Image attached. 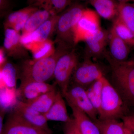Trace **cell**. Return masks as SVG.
I'll list each match as a JSON object with an SVG mask.
<instances>
[{"mask_svg":"<svg viewBox=\"0 0 134 134\" xmlns=\"http://www.w3.org/2000/svg\"><path fill=\"white\" fill-rule=\"evenodd\" d=\"M71 50L57 45L50 55L33 61L30 59L22 60L18 69L21 83L46 82L53 76L56 63L60 57Z\"/></svg>","mask_w":134,"mask_h":134,"instance_id":"obj_1","label":"cell"},{"mask_svg":"<svg viewBox=\"0 0 134 134\" xmlns=\"http://www.w3.org/2000/svg\"><path fill=\"white\" fill-rule=\"evenodd\" d=\"M85 8L78 2H75L59 15L56 29L55 42L57 45L69 49L76 45L75 32L77 25Z\"/></svg>","mask_w":134,"mask_h":134,"instance_id":"obj_2","label":"cell"},{"mask_svg":"<svg viewBox=\"0 0 134 134\" xmlns=\"http://www.w3.org/2000/svg\"><path fill=\"white\" fill-rule=\"evenodd\" d=\"M105 58L110 64L115 88L124 102L134 105V63L130 61L119 62L107 52Z\"/></svg>","mask_w":134,"mask_h":134,"instance_id":"obj_3","label":"cell"},{"mask_svg":"<svg viewBox=\"0 0 134 134\" xmlns=\"http://www.w3.org/2000/svg\"><path fill=\"white\" fill-rule=\"evenodd\" d=\"M103 89L98 119L118 120L124 116V102L115 87L104 76L102 77Z\"/></svg>","mask_w":134,"mask_h":134,"instance_id":"obj_4","label":"cell"},{"mask_svg":"<svg viewBox=\"0 0 134 134\" xmlns=\"http://www.w3.org/2000/svg\"><path fill=\"white\" fill-rule=\"evenodd\" d=\"M79 62V57L75 48L64 54L57 62L53 77L63 97L66 93L70 79Z\"/></svg>","mask_w":134,"mask_h":134,"instance_id":"obj_5","label":"cell"},{"mask_svg":"<svg viewBox=\"0 0 134 134\" xmlns=\"http://www.w3.org/2000/svg\"><path fill=\"white\" fill-rule=\"evenodd\" d=\"M69 105L75 107L88 115L93 121L98 119L97 112L93 107L86 92V88L73 83L69 86L63 96Z\"/></svg>","mask_w":134,"mask_h":134,"instance_id":"obj_6","label":"cell"},{"mask_svg":"<svg viewBox=\"0 0 134 134\" xmlns=\"http://www.w3.org/2000/svg\"><path fill=\"white\" fill-rule=\"evenodd\" d=\"M103 76L99 66L91 58L85 56L82 62H79L72 78L74 83L87 88Z\"/></svg>","mask_w":134,"mask_h":134,"instance_id":"obj_7","label":"cell"},{"mask_svg":"<svg viewBox=\"0 0 134 134\" xmlns=\"http://www.w3.org/2000/svg\"><path fill=\"white\" fill-rule=\"evenodd\" d=\"M101 29L99 16L96 11L85 8L77 25L75 32L76 44L91 37Z\"/></svg>","mask_w":134,"mask_h":134,"instance_id":"obj_8","label":"cell"},{"mask_svg":"<svg viewBox=\"0 0 134 134\" xmlns=\"http://www.w3.org/2000/svg\"><path fill=\"white\" fill-rule=\"evenodd\" d=\"M21 36L14 29H5L3 49L5 55L16 60L30 59L27 48L21 42Z\"/></svg>","mask_w":134,"mask_h":134,"instance_id":"obj_9","label":"cell"},{"mask_svg":"<svg viewBox=\"0 0 134 134\" xmlns=\"http://www.w3.org/2000/svg\"><path fill=\"white\" fill-rule=\"evenodd\" d=\"M57 85L55 83L52 84L43 82L21 83L17 94L20 99L19 100L28 104L41 95L56 90Z\"/></svg>","mask_w":134,"mask_h":134,"instance_id":"obj_10","label":"cell"},{"mask_svg":"<svg viewBox=\"0 0 134 134\" xmlns=\"http://www.w3.org/2000/svg\"><path fill=\"white\" fill-rule=\"evenodd\" d=\"M13 111L30 125L52 133L44 114L34 110L28 104L20 100L17 101Z\"/></svg>","mask_w":134,"mask_h":134,"instance_id":"obj_11","label":"cell"},{"mask_svg":"<svg viewBox=\"0 0 134 134\" xmlns=\"http://www.w3.org/2000/svg\"><path fill=\"white\" fill-rule=\"evenodd\" d=\"M2 134H52L26 122L14 112L6 121Z\"/></svg>","mask_w":134,"mask_h":134,"instance_id":"obj_12","label":"cell"},{"mask_svg":"<svg viewBox=\"0 0 134 134\" xmlns=\"http://www.w3.org/2000/svg\"><path fill=\"white\" fill-rule=\"evenodd\" d=\"M109 32L101 28L85 40V56L91 58H105L107 53L106 47L109 42Z\"/></svg>","mask_w":134,"mask_h":134,"instance_id":"obj_13","label":"cell"},{"mask_svg":"<svg viewBox=\"0 0 134 134\" xmlns=\"http://www.w3.org/2000/svg\"><path fill=\"white\" fill-rule=\"evenodd\" d=\"M59 17V15L52 16L33 32L21 37L22 43L25 46L33 42L43 43L47 41L48 38L55 31Z\"/></svg>","mask_w":134,"mask_h":134,"instance_id":"obj_14","label":"cell"},{"mask_svg":"<svg viewBox=\"0 0 134 134\" xmlns=\"http://www.w3.org/2000/svg\"><path fill=\"white\" fill-rule=\"evenodd\" d=\"M38 9L37 7L31 5L10 13L4 22L5 29H14L18 32L21 30H23L29 17Z\"/></svg>","mask_w":134,"mask_h":134,"instance_id":"obj_15","label":"cell"},{"mask_svg":"<svg viewBox=\"0 0 134 134\" xmlns=\"http://www.w3.org/2000/svg\"><path fill=\"white\" fill-rule=\"evenodd\" d=\"M109 32L110 56L117 61H126L130 51V46L120 38L111 28Z\"/></svg>","mask_w":134,"mask_h":134,"instance_id":"obj_16","label":"cell"},{"mask_svg":"<svg viewBox=\"0 0 134 134\" xmlns=\"http://www.w3.org/2000/svg\"><path fill=\"white\" fill-rule=\"evenodd\" d=\"M64 97L60 91H58L54 103L45 116L48 121L66 123L72 119L68 114Z\"/></svg>","mask_w":134,"mask_h":134,"instance_id":"obj_17","label":"cell"},{"mask_svg":"<svg viewBox=\"0 0 134 134\" xmlns=\"http://www.w3.org/2000/svg\"><path fill=\"white\" fill-rule=\"evenodd\" d=\"M88 2L95 9L99 16L113 20L118 16L119 1L113 0H91Z\"/></svg>","mask_w":134,"mask_h":134,"instance_id":"obj_18","label":"cell"},{"mask_svg":"<svg viewBox=\"0 0 134 134\" xmlns=\"http://www.w3.org/2000/svg\"><path fill=\"white\" fill-rule=\"evenodd\" d=\"M69 106L77 126L82 134H100L97 125L88 115L74 106Z\"/></svg>","mask_w":134,"mask_h":134,"instance_id":"obj_19","label":"cell"},{"mask_svg":"<svg viewBox=\"0 0 134 134\" xmlns=\"http://www.w3.org/2000/svg\"><path fill=\"white\" fill-rule=\"evenodd\" d=\"M100 134H129L130 130L123 121L115 119L101 120L94 121Z\"/></svg>","mask_w":134,"mask_h":134,"instance_id":"obj_20","label":"cell"},{"mask_svg":"<svg viewBox=\"0 0 134 134\" xmlns=\"http://www.w3.org/2000/svg\"><path fill=\"white\" fill-rule=\"evenodd\" d=\"M51 14L45 9H38L33 13L27 19L22 30L21 37L33 32L52 16Z\"/></svg>","mask_w":134,"mask_h":134,"instance_id":"obj_21","label":"cell"},{"mask_svg":"<svg viewBox=\"0 0 134 134\" xmlns=\"http://www.w3.org/2000/svg\"><path fill=\"white\" fill-rule=\"evenodd\" d=\"M58 91L56 89L49 92L27 104L39 112L45 114L54 103Z\"/></svg>","mask_w":134,"mask_h":134,"instance_id":"obj_22","label":"cell"},{"mask_svg":"<svg viewBox=\"0 0 134 134\" xmlns=\"http://www.w3.org/2000/svg\"><path fill=\"white\" fill-rule=\"evenodd\" d=\"M117 17L134 33V4L128 1H119Z\"/></svg>","mask_w":134,"mask_h":134,"instance_id":"obj_23","label":"cell"},{"mask_svg":"<svg viewBox=\"0 0 134 134\" xmlns=\"http://www.w3.org/2000/svg\"><path fill=\"white\" fill-rule=\"evenodd\" d=\"M35 2L32 6H40L43 8V9L50 12L52 16L57 15L58 13L65 10L72 3V1L69 0L38 1Z\"/></svg>","mask_w":134,"mask_h":134,"instance_id":"obj_24","label":"cell"},{"mask_svg":"<svg viewBox=\"0 0 134 134\" xmlns=\"http://www.w3.org/2000/svg\"><path fill=\"white\" fill-rule=\"evenodd\" d=\"M103 77L86 88V93L88 97L98 114L100 111L102 97Z\"/></svg>","mask_w":134,"mask_h":134,"instance_id":"obj_25","label":"cell"},{"mask_svg":"<svg viewBox=\"0 0 134 134\" xmlns=\"http://www.w3.org/2000/svg\"><path fill=\"white\" fill-rule=\"evenodd\" d=\"M111 28L120 38L130 46H133L134 33L117 17L113 21Z\"/></svg>","mask_w":134,"mask_h":134,"instance_id":"obj_26","label":"cell"},{"mask_svg":"<svg viewBox=\"0 0 134 134\" xmlns=\"http://www.w3.org/2000/svg\"><path fill=\"white\" fill-rule=\"evenodd\" d=\"M17 71L16 68L7 61L1 68V78L7 86L12 88L15 86Z\"/></svg>","mask_w":134,"mask_h":134,"instance_id":"obj_27","label":"cell"},{"mask_svg":"<svg viewBox=\"0 0 134 134\" xmlns=\"http://www.w3.org/2000/svg\"><path fill=\"white\" fill-rule=\"evenodd\" d=\"M52 43L49 41H47L43 43L39 50L34 53L33 57L34 60L39 59L47 56V55L52 50Z\"/></svg>","mask_w":134,"mask_h":134,"instance_id":"obj_28","label":"cell"},{"mask_svg":"<svg viewBox=\"0 0 134 134\" xmlns=\"http://www.w3.org/2000/svg\"><path fill=\"white\" fill-rule=\"evenodd\" d=\"M63 132V134H82L74 119L70 121L65 123Z\"/></svg>","mask_w":134,"mask_h":134,"instance_id":"obj_29","label":"cell"},{"mask_svg":"<svg viewBox=\"0 0 134 134\" xmlns=\"http://www.w3.org/2000/svg\"><path fill=\"white\" fill-rule=\"evenodd\" d=\"M121 119L126 127L130 131L134 132V113L124 115Z\"/></svg>","mask_w":134,"mask_h":134,"instance_id":"obj_30","label":"cell"},{"mask_svg":"<svg viewBox=\"0 0 134 134\" xmlns=\"http://www.w3.org/2000/svg\"><path fill=\"white\" fill-rule=\"evenodd\" d=\"M10 2L7 1H1V14L4 15L5 13H7V10L10 8Z\"/></svg>","mask_w":134,"mask_h":134,"instance_id":"obj_31","label":"cell"},{"mask_svg":"<svg viewBox=\"0 0 134 134\" xmlns=\"http://www.w3.org/2000/svg\"><path fill=\"white\" fill-rule=\"evenodd\" d=\"M6 110L5 109L2 108L1 109V112H0V134H2L4 128V125L3 124V120L5 113H6Z\"/></svg>","mask_w":134,"mask_h":134,"instance_id":"obj_32","label":"cell"},{"mask_svg":"<svg viewBox=\"0 0 134 134\" xmlns=\"http://www.w3.org/2000/svg\"><path fill=\"white\" fill-rule=\"evenodd\" d=\"M130 61L133 63H134V58H132V59H131V60H130Z\"/></svg>","mask_w":134,"mask_h":134,"instance_id":"obj_33","label":"cell"},{"mask_svg":"<svg viewBox=\"0 0 134 134\" xmlns=\"http://www.w3.org/2000/svg\"><path fill=\"white\" fill-rule=\"evenodd\" d=\"M129 134H134V132H132V131H130V130Z\"/></svg>","mask_w":134,"mask_h":134,"instance_id":"obj_34","label":"cell"},{"mask_svg":"<svg viewBox=\"0 0 134 134\" xmlns=\"http://www.w3.org/2000/svg\"><path fill=\"white\" fill-rule=\"evenodd\" d=\"M133 3L134 4V1H133Z\"/></svg>","mask_w":134,"mask_h":134,"instance_id":"obj_35","label":"cell"},{"mask_svg":"<svg viewBox=\"0 0 134 134\" xmlns=\"http://www.w3.org/2000/svg\"><path fill=\"white\" fill-rule=\"evenodd\" d=\"M133 46L134 47V43L133 45Z\"/></svg>","mask_w":134,"mask_h":134,"instance_id":"obj_36","label":"cell"}]
</instances>
